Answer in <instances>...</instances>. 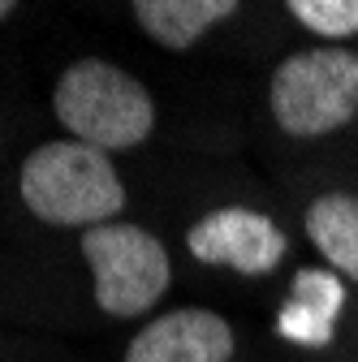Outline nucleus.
I'll use <instances>...</instances> for the list:
<instances>
[{"label":"nucleus","instance_id":"obj_6","mask_svg":"<svg viewBox=\"0 0 358 362\" xmlns=\"http://www.w3.org/2000/svg\"><path fill=\"white\" fill-rule=\"evenodd\" d=\"M238 349L225 315L207 306H177L134 332L121 362H229Z\"/></svg>","mask_w":358,"mask_h":362},{"label":"nucleus","instance_id":"obj_2","mask_svg":"<svg viewBox=\"0 0 358 362\" xmlns=\"http://www.w3.org/2000/svg\"><path fill=\"white\" fill-rule=\"evenodd\" d=\"M52 108L69 139L96 151H129L147 143L156 129L151 90L129 69L100 57H82L57 78Z\"/></svg>","mask_w":358,"mask_h":362},{"label":"nucleus","instance_id":"obj_9","mask_svg":"<svg viewBox=\"0 0 358 362\" xmlns=\"http://www.w3.org/2000/svg\"><path fill=\"white\" fill-rule=\"evenodd\" d=\"M285 13H294L298 26H306L311 35L328 43L358 35V0H289Z\"/></svg>","mask_w":358,"mask_h":362},{"label":"nucleus","instance_id":"obj_7","mask_svg":"<svg viewBox=\"0 0 358 362\" xmlns=\"http://www.w3.org/2000/svg\"><path fill=\"white\" fill-rule=\"evenodd\" d=\"M229 13H238V0H139L134 5V22L168 52L195 48Z\"/></svg>","mask_w":358,"mask_h":362},{"label":"nucleus","instance_id":"obj_4","mask_svg":"<svg viewBox=\"0 0 358 362\" xmlns=\"http://www.w3.org/2000/svg\"><path fill=\"white\" fill-rule=\"evenodd\" d=\"M82 259L96 281V302L112 320H139V315L156 310L173 281V263H168L164 242L125 220L86 229Z\"/></svg>","mask_w":358,"mask_h":362},{"label":"nucleus","instance_id":"obj_8","mask_svg":"<svg viewBox=\"0 0 358 362\" xmlns=\"http://www.w3.org/2000/svg\"><path fill=\"white\" fill-rule=\"evenodd\" d=\"M306 238L341 276H350L358 285V194L345 190H328L302 216Z\"/></svg>","mask_w":358,"mask_h":362},{"label":"nucleus","instance_id":"obj_10","mask_svg":"<svg viewBox=\"0 0 358 362\" xmlns=\"http://www.w3.org/2000/svg\"><path fill=\"white\" fill-rule=\"evenodd\" d=\"M18 13V5H13V0H0V22H5V18H13Z\"/></svg>","mask_w":358,"mask_h":362},{"label":"nucleus","instance_id":"obj_3","mask_svg":"<svg viewBox=\"0 0 358 362\" xmlns=\"http://www.w3.org/2000/svg\"><path fill=\"white\" fill-rule=\"evenodd\" d=\"M267 108L289 139H324L358 117V52L302 48L267 82Z\"/></svg>","mask_w":358,"mask_h":362},{"label":"nucleus","instance_id":"obj_5","mask_svg":"<svg viewBox=\"0 0 358 362\" xmlns=\"http://www.w3.org/2000/svg\"><path fill=\"white\" fill-rule=\"evenodd\" d=\"M186 250L199 263L229 267L238 276H267L289 255V242L272 216L250 207H216L190 224Z\"/></svg>","mask_w":358,"mask_h":362},{"label":"nucleus","instance_id":"obj_1","mask_svg":"<svg viewBox=\"0 0 358 362\" xmlns=\"http://www.w3.org/2000/svg\"><path fill=\"white\" fill-rule=\"evenodd\" d=\"M18 190L22 203L43 224L82 229V233L112 224L125 207V186L108 151H96L78 139H57L35 147L22 164Z\"/></svg>","mask_w":358,"mask_h":362}]
</instances>
